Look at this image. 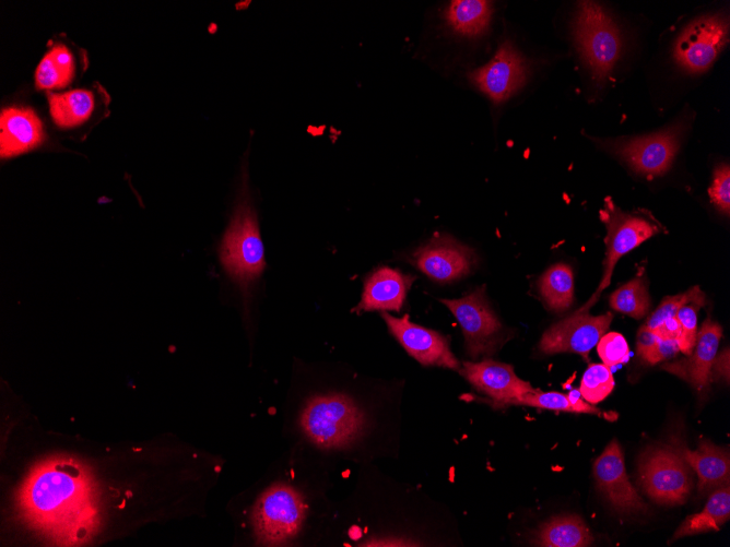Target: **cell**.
<instances>
[{"instance_id": "obj_1", "label": "cell", "mask_w": 730, "mask_h": 547, "mask_svg": "<svg viewBox=\"0 0 730 547\" xmlns=\"http://www.w3.org/2000/svg\"><path fill=\"white\" fill-rule=\"evenodd\" d=\"M17 503L31 526L60 545L85 542L98 525L92 476L71 459L36 465L20 488Z\"/></svg>"}, {"instance_id": "obj_2", "label": "cell", "mask_w": 730, "mask_h": 547, "mask_svg": "<svg viewBox=\"0 0 730 547\" xmlns=\"http://www.w3.org/2000/svg\"><path fill=\"white\" fill-rule=\"evenodd\" d=\"M305 436L322 449H341L354 443L364 432L363 411L348 395L329 393L311 397L299 417Z\"/></svg>"}, {"instance_id": "obj_3", "label": "cell", "mask_w": 730, "mask_h": 547, "mask_svg": "<svg viewBox=\"0 0 730 547\" xmlns=\"http://www.w3.org/2000/svg\"><path fill=\"white\" fill-rule=\"evenodd\" d=\"M577 49L596 84L602 85L622 51V36L615 22L596 2L581 1L573 20Z\"/></svg>"}, {"instance_id": "obj_4", "label": "cell", "mask_w": 730, "mask_h": 547, "mask_svg": "<svg viewBox=\"0 0 730 547\" xmlns=\"http://www.w3.org/2000/svg\"><path fill=\"white\" fill-rule=\"evenodd\" d=\"M220 261L227 275L244 290L262 273L264 249L257 214L248 199L242 198L223 236Z\"/></svg>"}, {"instance_id": "obj_5", "label": "cell", "mask_w": 730, "mask_h": 547, "mask_svg": "<svg viewBox=\"0 0 730 547\" xmlns=\"http://www.w3.org/2000/svg\"><path fill=\"white\" fill-rule=\"evenodd\" d=\"M306 514L303 496L292 486L275 484L258 498L252 509V526L259 544L276 546L294 538Z\"/></svg>"}, {"instance_id": "obj_6", "label": "cell", "mask_w": 730, "mask_h": 547, "mask_svg": "<svg viewBox=\"0 0 730 547\" xmlns=\"http://www.w3.org/2000/svg\"><path fill=\"white\" fill-rule=\"evenodd\" d=\"M638 474L645 492L662 504L683 503L693 486L691 467L674 445L647 449L639 459Z\"/></svg>"}, {"instance_id": "obj_7", "label": "cell", "mask_w": 730, "mask_h": 547, "mask_svg": "<svg viewBox=\"0 0 730 547\" xmlns=\"http://www.w3.org/2000/svg\"><path fill=\"white\" fill-rule=\"evenodd\" d=\"M600 217L607 226L604 273L594 294L577 310L580 312H588L589 308L597 302L602 290L610 285L617 261L661 229L660 225L651 218L623 212L614 205L610 198L605 199Z\"/></svg>"}, {"instance_id": "obj_8", "label": "cell", "mask_w": 730, "mask_h": 547, "mask_svg": "<svg viewBox=\"0 0 730 547\" xmlns=\"http://www.w3.org/2000/svg\"><path fill=\"white\" fill-rule=\"evenodd\" d=\"M461 325L472 358L493 355L504 341L503 326L491 309L484 287L459 299L440 300Z\"/></svg>"}, {"instance_id": "obj_9", "label": "cell", "mask_w": 730, "mask_h": 547, "mask_svg": "<svg viewBox=\"0 0 730 547\" xmlns=\"http://www.w3.org/2000/svg\"><path fill=\"white\" fill-rule=\"evenodd\" d=\"M729 40V22L722 14L693 20L679 35L673 57L686 72L702 73L717 59Z\"/></svg>"}, {"instance_id": "obj_10", "label": "cell", "mask_w": 730, "mask_h": 547, "mask_svg": "<svg viewBox=\"0 0 730 547\" xmlns=\"http://www.w3.org/2000/svg\"><path fill=\"white\" fill-rule=\"evenodd\" d=\"M683 131L684 124L678 122L649 135L611 140L607 145L636 173L661 176L678 153Z\"/></svg>"}, {"instance_id": "obj_11", "label": "cell", "mask_w": 730, "mask_h": 547, "mask_svg": "<svg viewBox=\"0 0 730 547\" xmlns=\"http://www.w3.org/2000/svg\"><path fill=\"white\" fill-rule=\"evenodd\" d=\"M530 67L510 39H504L493 58L468 73L470 82L493 103L507 100L527 82Z\"/></svg>"}, {"instance_id": "obj_12", "label": "cell", "mask_w": 730, "mask_h": 547, "mask_svg": "<svg viewBox=\"0 0 730 547\" xmlns=\"http://www.w3.org/2000/svg\"><path fill=\"white\" fill-rule=\"evenodd\" d=\"M613 319L612 312L590 316L575 311L544 332L539 348L542 353H576L588 358L589 352L607 332Z\"/></svg>"}, {"instance_id": "obj_13", "label": "cell", "mask_w": 730, "mask_h": 547, "mask_svg": "<svg viewBox=\"0 0 730 547\" xmlns=\"http://www.w3.org/2000/svg\"><path fill=\"white\" fill-rule=\"evenodd\" d=\"M593 476L611 507L624 514H645L648 506L628 480L620 443L612 440L593 463Z\"/></svg>"}, {"instance_id": "obj_14", "label": "cell", "mask_w": 730, "mask_h": 547, "mask_svg": "<svg viewBox=\"0 0 730 547\" xmlns=\"http://www.w3.org/2000/svg\"><path fill=\"white\" fill-rule=\"evenodd\" d=\"M411 262L437 282H450L469 274L476 263L473 250L456 239L440 235L420 247Z\"/></svg>"}, {"instance_id": "obj_15", "label": "cell", "mask_w": 730, "mask_h": 547, "mask_svg": "<svg viewBox=\"0 0 730 547\" xmlns=\"http://www.w3.org/2000/svg\"><path fill=\"white\" fill-rule=\"evenodd\" d=\"M390 333L403 348L422 365H434L455 370L460 369L458 359L449 348L445 336L436 331L412 323L409 316L396 318L382 312Z\"/></svg>"}, {"instance_id": "obj_16", "label": "cell", "mask_w": 730, "mask_h": 547, "mask_svg": "<svg viewBox=\"0 0 730 547\" xmlns=\"http://www.w3.org/2000/svg\"><path fill=\"white\" fill-rule=\"evenodd\" d=\"M459 371L475 389L487 394L496 407L511 405L518 397L535 391L510 365L492 359L464 361Z\"/></svg>"}, {"instance_id": "obj_17", "label": "cell", "mask_w": 730, "mask_h": 547, "mask_svg": "<svg viewBox=\"0 0 730 547\" xmlns=\"http://www.w3.org/2000/svg\"><path fill=\"white\" fill-rule=\"evenodd\" d=\"M721 336V326L709 318L706 319L696 335L692 353L686 358L663 364L662 369L680 377L698 392H706L710 382V368Z\"/></svg>"}, {"instance_id": "obj_18", "label": "cell", "mask_w": 730, "mask_h": 547, "mask_svg": "<svg viewBox=\"0 0 730 547\" xmlns=\"http://www.w3.org/2000/svg\"><path fill=\"white\" fill-rule=\"evenodd\" d=\"M415 276L382 266L370 274L365 283L362 299L354 308L360 311H399Z\"/></svg>"}, {"instance_id": "obj_19", "label": "cell", "mask_w": 730, "mask_h": 547, "mask_svg": "<svg viewBox=\"0 0 730 547\" xmlns=\"http://www.w3.org/2000/svg\"><path fill=\"white\" fill-rule=\"evenodd\" d=\"M44 140L43 123L30 108L11 107L0 116V155L2 158L25 153Z\"/></svg>"}, {"instance_id": "obj_20", "label": "cell", "mask_w": 730, "mask_h": 547, "mask_svg": "<svg viewBox=\"0 0 730 547\" xmlns=\"http://www.w3.org/2000/svg\"><path fill=\"white\" fill-rule=\"evenodd\" d=\"M674 448L698 476V490L702 494L729 485V451L715 445L708 439H702L696 450H688L674 441Z\"/></svg>"}, {"instance_id": "obj_21", "label": "cell", "mask_w": 730, "mask_h": 547, "mask_svg": "<svg viewBox=\"0 0 730 547\" xmlns=\"http://www.w3.org/2000/svg\"><path fill=\"white\" fill-rule=\"evenodd\" d=\"M492 13L490 1L455 0L446 7L443 16L454 33L464 37H476L486 32Z\"/></svg>"}, {"instance_id": "obj_22", "label": "cell", "mask_w": 730, "mask_h": 547, "mask_svg": "<svg viewBox=\"0 0 730 547\" xmlns=\"http://www.w3.org/2000/svg\"><path fill=\"white\" fill-rule=\"evenodd\" d=\"M730 518L729 485L713 490L704 509L688 515L678 527L671 542L709 531H717Z\"/></svg>"}, {"instance_id": "obj_23", "label": "cell", "mask_w": 730, "mask_h": 547, "mask_svg": "<svg viewBox=\"0 0 730 547\" xmlns=\"http://www.w3.org/2000/svg\"><path fill=\"white\" fill-rule=\"evenodd\" d=\"M592 536L578 515H562L543 524L535 543L546 547H585L590 546Z\"/></svg>"}, {"instance_id": "obj_24", "label": "cell", "mask_w": 730, "mask_h": 547, "mask_svg": "<svg viewBox=\"0 0 730 547\" xmlns=\"http://www.w3.org/2000/svg\"><path fill=\"white\" fill-rule=\"evenodd\" d=\"M49 111L60 128H72L84 122L94 110V95L87 90L48 93Z\"/></svg>"}, {"instance_id": "obj_25", "label": "cell", "mask_w": 730, "mask_h": 547, "mask_svg": "<svg viewBox=\"0 0 730 547\" xmlns=\"http://www.w3.org/2000/svg\"><path fill=\"white\" fill-rule=\"evenodd\" d=\"M511 405H528L544 409L557 411V412H569V413H585L603 416L608 419H614L612 417L613 413H607L594 405L585 402L581 399L579 391L572 390L568 394H563L560 392H541L535 390L534 392L528 393L523 396L515 400Z\"/></svg>"}, {"instance_id": "obj_26", "label": "cell", "mask_w": 730, "mask_h": 547, "mask_svg": "<svg viewBox=\"0 0 730 547\" xmlns=\"http://www.w3.org/2000/svg\"><path fill=\"white\" fill-rule=\"evenodd\" d=\"M540 294L550 309L562 312L574 301V274L569 265L557 263L549 267L539 281Z\"/></svg>"}, {"instance_id": "obj_27", "label": "cell", "mask_w": 730, "mask_h": 547, "mask_svg": "<svg viewBox=\"0 0 730 547\" xmlns=\"http://www.w3.org/2000/svg\"><path fill=\"white\" fill-rule=\"evenodd\" d=\"M612 309L641 319L650 307L648 286L644 274H639L615 289L610 296Z\"/></svg>"}, {"instance_id": "obj_28", "label": "cell", "mask_w": 730, "mask_h": 547, "mask_svg": "<svg viewBox=\"0 0 730 547\" xmlns=\"http://www.w3.org/2000/svg\"><path fill=\"white\" fill-rule=\"evenodd\" d=\"M614 388L611 368L604 364H590L585 371L579 393L590 404L603 401Z\"/></svg>"}, {"instance_id": "obj_29", "label": "cell", "mask_w": 730, "mask_h": 547, "mask_svg": "<svg viewBox=\"0 0 730 547\" xmlns=\"http://www.w3.org/2000/svg\"><path fill=\"white\" fill-rule=\"evenodd\" d=\"M690 302L706 305V296L699 286H693L688 290L663 298L657 309L647 319L646 325L654 330L668 318L675 317L678 310Z\"/></svg>"}, {"instance_id": "obj_30", "label": "cell", "mask_w": 730, "mask_h": 547, "mask_svg": "<svg viewBox=\"0 0 730 547\" xmlns=\"http://www.w3.org/2000/svg\"><path fill=\"white\" fill-rule=\"evenodd\" d=\"M700 307L703 306L697 302H690L682 306L675 314L681 328L678 337L679 349L685 356H688L695 346L697 335V314Z\"/></svg>"}, {"instance_id": "obj_31", "label": "cell", "mask_w": 730, "mask_h": 547, "mask_svg": "<svg viewBox=\"0 0 730 547\" xmlns=\"http://www.w3.org/2000/svg\"><path fill=\"white\" fill-rule=\"evenodd\" d=\"M599 357L608 367H617L628 361L629 348L624 336L617 332L603 334L597 343Z\"/></svg>"}, {"instance_id": "obj_32", "label": "cell", "mask_w": 730, "mask_h": 547, "mask_svg": "<svg viewBox=\"0 0 730 547\" xmlns=\"http://www.w3.org/2000/svg\"><path fill=\"white\" fill-rule=\"evenodd\" d=\"M713 204L723 214L730 212V167L726 163L718 165L714 170L713 182L709 188Z\"/></svg>"}, {"instance_id": "obj_33", "label": "cell", "mask_w": 730, "mask_h": 547, "mask_svg": "<svg viewBox=\"0 0 730 547\" xmlns=\"http://www.w3.org/2000/svg\"><path fill=\"white\" fill-rule=\"evenodd\" d=\"M36 86L40 90H50L68 85L71 79L57 66L47 53L39 62L35 73Z\"/></svg>"}, {"instance_id": "obj_34", "label": "cell", "mask_w": 730, "mask_h": 547, "mask_svg": "<svg viewBox=\"0 0 730 547\" xmlns=\"http://www.w3.org/2000/svg\"><path fill=\"white\" fill-rule=\"evenodd\" d=\"M679 352L676 340L658 338L655 346L641 360L646 364L655 365L675 356Z\"/></svg>"}, {"instance_id": "obj_35", "label": "cell", "mask_w": 730, "mask_h": 547, "mask_svg": "<svg viewBox=\"0 0 730 547\" xmlns=\"http://www.w3.org/2000/svg\"><path fill=\"white\" fill-rule=\"evenodd\" d=\"M729 348H725L719 355H716L710 368L709 380H725L729 382Z\"/></svg>"}, {"instance_id": "obj_36", "label": "cell", "mask_w": 730, "mask_h": 547, "mask_svg": "<svg viewBox=\"0 0 730 547\" xmlns=\"http://www.w3.org/2000/svg\"><path fill=\"white\" fill-rule=\"evenodd\" d=\"M48 53L57 66L72 79L74 74V61L71 52L64 46H56Z\"/></svg>"}, {"instance_id": "obj_37", "label": "cell", "mask_w": 730, "mask_h": 547, "mask_svg": "<svg viewBox=\"0 0 730 547\" xmlns=\"http://www.w3.org/2000/svg\"><path fill=\"white\" fill-rule=\"evenodd\" d=\"M658 336L654 330L649 329L644 324L637 333L636 345H637V355L643 359L648 352L655 346L658 341Z\"/></svg>"}, {"instance_id": "obj_38", "label": "cell", "mask_w": 730, "mask_h": 547, "mask_svg": "<svg viewBox=\"0 0 730 547\" xmlns=\"http://www.w3.org/2000/svg\"><path fill=\"white\" fill-rule=\"evenodd\" d=\"M659 338L676 340L680 335V323L675 317L668 318L654 329Z\"/></svg>"}]
</instances>
